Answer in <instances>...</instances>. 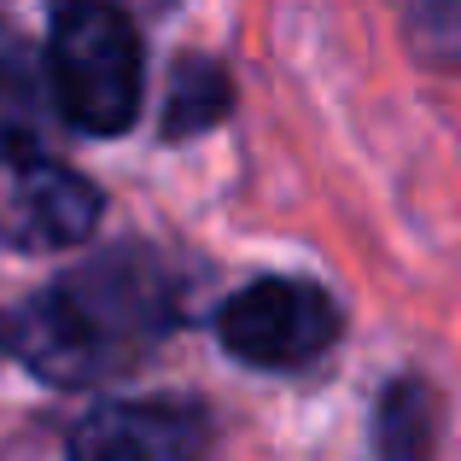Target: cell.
Wrapping results in <instances>:
<instances>
[{
  "mask_svg": "<svg viewBox=\"0 0 461 461\" xmlns=\"http://www.w3.org/2000/svg\"><path fill=\"white\" fill-rule=\"evenodd\" d=\"M187 281L147 246H117L35 293L12 321V350L47 385H94L129 374L181 327Z\"/></svg>",
  "mask_w": 461,
  "mask_h": 461,
  "instance_id": "1",
  "label": "cell"
},
{
  "mask_svg": "<svg viewBox=\"0 0 461 461\" xmlns=\"http://www.w3.org/2000/svg\"><path fill=\"white\" fill-rule=\"evenodd\" d=\"M23 82V65H18V41H12V30L0 23V88H18Z\"/></svg>",
  "mask_w": 461,
  "mask_h": 461,
  "instance_id": "8",
  "label": "cell"
},
{
  "mask_svg": "<svg viewBox=\"0 0 461 461\" xmlns=\"http://www.w3.org/2000/svg\"><path fill=\"white\" fill-rule=\"evenodd\" d=\"M0 345H12V321H6V315H0Z\"/></svg>",
  "mask_w": 461,
  "mask_h": 461,
  "instance_id": "9",
  "label": "cell"
},
{
  "mask_svg": "<svg viewBox=\"0 0 461 461\" xmlns=\"http://www.w3.org/2000/svg\"><path fill=\"white\" fill-rule=\"evenodd\" d=\"M47 77L53 100L88 135H123L140 112V35L117 6H77L53 12L47 30Z\"/></svg>",
  "mask_w": 461,
  "mask_h": 461,
  "instance_id": "2",
  "label": "cell"
},
{
  "mask_svg": "<svg viewBox=\"0 0 461 461\" xmlns=\"http://www.w3.org/2000/svg\"><path fill=\"white\" fill-rule=\"evenodd\" d=\"M100 187L82 169L12 140L6 147V181H0V246L12 251H53L77 246L100 228Z\"/></svg>",
  "mask_w": 461,
  "mask_h": 461,
  "instance_id": "4",
  "label": "cell"
},
{
  "mask_svg": "<svg viewBox=\"0 0 461 461\" xmlns=\"http://www.w3.org/2000/svg\"><path fill=\"white\" fill-rule=\"evenodd\" d=\"M211 415L187 397L100 403L70 432V461H204Z\"/></svg>",
  "mask_w": 461,
  "mask_h": 461,
  "instance_id": "5",
  "label": "cell"
},
{
  "mask_svg": "<svg viewBox=\"0 0 461 461\" xmlns=\"http://www.w3.org/2000/svg\"><path fill=\"white\" fill-rule=\"evenodd\" d=\"M345 333V310L304 275H263L216 310V339L251 368H310Z\"/></svg>",
  "mask_w": 461,
  "mask_h": 461,
  "instance_id": "3",
  "label": "cell"
},
{
  "mask_svg": "<svg viewBox=\"0 0 461 461\" xmlns=\"http://www.w3.org/2000/svg\"><path fill=\"white\" fill-rule=\"evenodd\" d=\"M444 438V392L427 374H392L374 397L368 461H438Z\"/></svg>",
  "mask_w": 461,
  "mask_h": 461,
  "instance_id": "6",
  "label": "cell"
},
{
  "mask_svg": "<svg viewBox=\"0 0 461 461\" xmlns=\"http://www.w3.org/2000/svg\"><path fill=\"white\" fill-rule=\"evenodd\" d=\"M228 112H234V82H228L222 59L181 53L164 94V140H193L204 129H216Z\"/></svg>",
  "mask_w": 461,
  "mask_h": 461,
  "instance_id": "7",
  "label": "cell"
}]
</instances>
